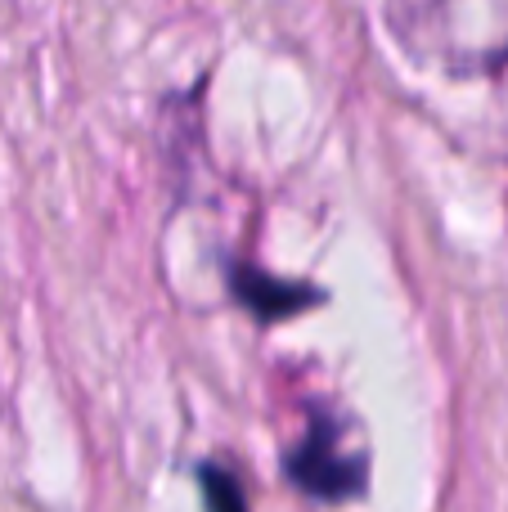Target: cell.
<instances>
[{
    "label": "cell",
    "instance_id": "4",
    "mask_svg": "<svg viewBox=\"0 0 508 512\" xmlns=\"http://www.w3.org/2000/svg\"><path fill=\"white\" fill-rule=\"evenodd\" d=\"M198 490H203L207 512H248V495H243L239 477H230L216 463H203L198 468Z\"/></svg>",
    "mask_w": 508,
    "mask_h": 512
},
{
    "label": "cell",
    "instance_id": "2",
    "mask_svg": "<svg viewBox=\"0 0 508 512\" xmlns=\"http://www.w3.org/2000/svg\"><path fill=\"white\" fill-rule=\"evenodd\" d=\"M284 477L302 495L324 499V504H347L365 495L369 486V445L365 427L351 414L333 409L329 400L306 405V432L284 454Z\"/></svg>",
    "mask_w": 508,
    "mask_h": 512
},
{
    "label": "cell",
    "instance_id": "3",
    "mask_svg": "<svg viewBox=\"0 0 508 512\" xmlns=\"http://www.w3.org/2000/svg\"><path fill=\"white\" fill-rule=\"evenodd\" d=\"M230 292L239 306H248L257 319H288V315H302V310L320 306L324 292L311 288V283H288L266 274L261 265H234L230 270Z\"/></svg>",
    "mask_w": 508,
    "mask_h": 512
},
{
    "label": "cell",
    "instance_id": "1",
    "mask_svg": "<svg viewBox=\"0 0 508 512\" xmlns=\"http://www.w3.org/2000/svg\"><path fill=\"white\" fill-rule=\"evenodd\" d=\"M387 18L414 59L450 77L508 63V0H387Z\"/></svg>",
    "mask_w": 508,
    "mask_h": 512
}]
</instances>
